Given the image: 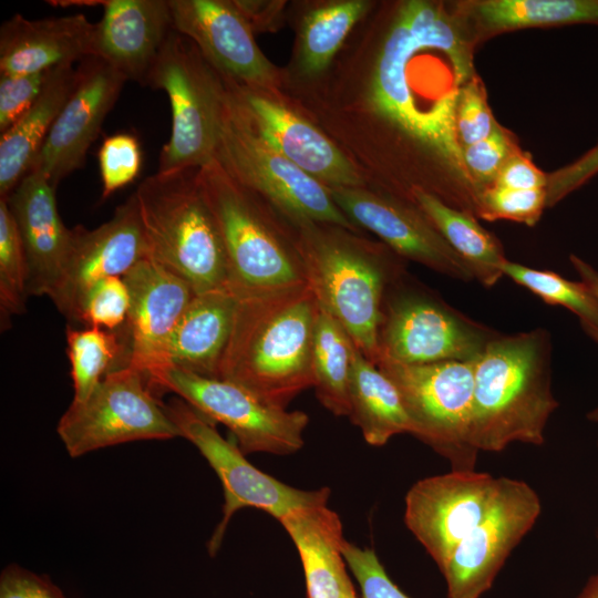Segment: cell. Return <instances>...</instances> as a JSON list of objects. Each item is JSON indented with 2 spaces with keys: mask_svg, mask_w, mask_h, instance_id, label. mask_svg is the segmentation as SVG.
Returning <instances> with one entry per match:
<instances>
[{
  "mask_svg": "<svg viewBox=\"0 0 598 598\" xmlns=\"http://www.w3.org/2000/svg\"><path fill=\"white\" fill-rule=\"evenodd\" d=\"M173 28L231 82L261 92L278 85V73L257 45L252 28L234 1L168 0Z\"/></svg>",
  "mask_w": 598,
  "mask_h": 598,
  "instance_id": "cell-17",
  "label": "cell"
},
{
  "mask_svg": "<svg viewBox=\"0 0 598 598\" xmlns=\"http://www.w3.org/2000/svg\"><path fill=\"white\" fill-rule=\"evenodd\" d=\"M550 339L542 328L497 333L474 362L471 442L478 452L539 446L559 403L551 392Z\"/></svg>",
  "mask_w": 598,
  "mask_h": 598,
  "instance_id": "cell-2",
  "label": "cell"
},
{
  "mask_svg": "<svg viewBox=\"0 0 598 598\" xmlns=\"http://www.w3.org/2000/svg\"><path fill=\"white\" fill-rule=\"evenodd\" d=\"M518 150L512 136L499 125L486 138L462 147L464 167L475 188L476 202L480 194L494 184L505 162Z\"/></svg>",
  "mask_w": 598,
  "mask_h": 598,
  "instance_id": "cell-38",
  "label": "cell"
},
{
  "mask_svg": "<svg viewBox=\"0 0 598 598\" xmlns=\"http://www.w3.org/2000/svg\"><path fill=\"white\" fill-rule=\"evenodd\" d=\"M56 432L71 457L127 442L179 436L146 378L133 368L110 371L86 400L72 401Z\"/></svg>",
  "mask_w": 598,
  "mask_h": 598,
  "instance_id": "cell-12",
  "label": "cell"
},
{
  "mask_svg": "<svg viewBox=\"0 0 598 598\" xmlns=\"http://www.w3.org/2000/svg\"><path fill=\"white\" fill-rule=\"evenodd\" d=\"M197 182L218 226L235 291H267L307 282L291 236L270 221L257 196L216 162L197 172Z\"/></svg>",
  "mask_w": 598,
  "mask_h": 598,
  "instance_id": "cell-5",
  "label": "cell"
},
{
  "mask_svg": "<svg viewBox=\"0 0 598 598\" xmlns=\"http://www.w3.org/2000/svg\"><path fill=\"white\" fill-rule=\"evenodd\" d=\"M577 598H598V570L589 577Z\"/></svg>",
  "mask_w": 598,
  "mask_h": 598,
  "instance_id": "cell-46",
  "label": "cell"
},
{
  "mask_svg": "<svg viewBox=\"0 0 598 598\" xmlns=\"http://www.w3.org/2000/svg\"><path fill=\"white\" fill-rule=\"evenodd\" d=\"M123 279L131 302L125 323L115 331L122 352L113 370L133 368L147 380L159 368L167 339L195 293L151 258L140 260Z\"/></svg>",
  "mask_w": 598,
  "mask_h": 598,
  "instance_id": "cell-19",
  "label": "cell"
},
{
  "mask_svg": "<svg viewBox=\"0 0 598 598\" xmlns=\"http://www.w3.org/2000/svg\"><path fill=\"white\" fill-rule=\"evenodd\" d=\"M498 477L451 470L414 483L405 495L404 524L441 570L461 540L489 509Z\"/></svg>",
  "mask_w": 598,
  "mask_h": 598,
  "instance_id": "cell-14",
  "label": "cell"
},
{
  "mask_svg": "<svg viewBox=\"0 0 598 598\" xmlns=\"http://www.w3.org/2000/svg\"><path fill=\"white\" fill-rule=\"evenodd\" d=\"M496 334L405 272L390 285L383 299L379 360L404 364L474 361Z\"/></svg>",
  "mask_w": 598,
  "mask_h": 598,
  "instance_id": "cell-8",
  "label": "cell"
},
{
  "mask_svg": "<svg viewBox=\"0 0 598 598\" xmlns=\"http://www.w3.org/2000/svg\"><path fill=\"white\" fill-rule=\"evenodd\" d=\"M95 23L84 14L30 20L16 14L0 29V74H31L94 56Z\"/></svg>",
  "mask_w": 598,
  "mask_h": 598,
  "instance_id": "cell-23",
  "label": "cell"
},
{
  "mask_svg": "<svg viewBox=\"0 0 598 598\" xmlns=\"http://www.w3.org/2000/svg\"><path fill=\"white\" fill-rule=\"evenodd\" d=\"M497 126L485 87L474 75L462 87L455 111V132L461 148L486 138Z\"/></svg>",
  "mask_w": 598,
  "mask_h": 598,
  "instance_id": "cell-39",
  "label": "cell"
},
{
  "mask_svg": "<svg viewBox=\"0 0 598 598\" xmlns=\"http://www.w3.org/2000/svg\"><path fill=\"white\" fill-rule=\"evenodd\" d=\"M236 303L237 296L229 285L195 295L169 334L154 373L176 368L217 378Z\"/></svg>",
  "mask_w": 598,
  "mask_h": 598,
  "instance_id": "cell-24",
  "label": "cell"
},
{
  "mask_svg": "<svg viewBox=\"0 0 598 598\" xmlns=\"http://www.w3.org/2000/svg\"><path fill=\"white\" fill-rule=\"evenodd\" d=\"M28 264L24 248L6 200L0 199V323L6 330L13 316L25 311Z\"/></svg>",
  "mask_w": 598,
  "mask_h": 598,
  "instance_id": "cell-34",
  "label": "cell"
},
{
  "mask_svg": "<svg viewBox=\"0 0 598 598\" xmlns=\"http://www.w3.org/2000/svg\"><path fill=\"white\" fill-rule=\"evenodd\" d=\"M147 383L155 394L173 392L214 423L225 425L244 454L288 455L305 444L306 412L268 403L235 382L166 368Z\"/></svg>",
  "mask_w": 598,
  "mask_h": 598,
  "instance_id": "cell-10",
  "label": "cell"
},
{
  "mask_svg": "<svg viewBox=\"0 0 598 598\" xmlns=\"http://www.w3.org/2000/svg\"><path fill=\"white\" fill-rule=\"evenodd\" d=\"M279 523L299 554L307 598H358L347 571L343 527L336 512L327 504L306 506Z\"/></svg>",
  "mask_w": 598,
  "mask_h": 598,
  "instance_id": "cell-25",
  "label": "cell"
},
{
  "mask_svg": "<svg viewBox=\"0 0 598 598\" xmlns=\"http://www.w3.org/2000/svg\"><path fill=\"white\" fill-rule=\"evenodd\" d=\"M95 23L94 56L126 80L146 85L147 76L174 30L168 0H103Z\"/></svg>",
  "mask_w": 598,
  "mask_h": 598,
  "instance_id": "cell-22",
  "label": "cell"
},
{
  "mask_svg": "<svg viewBox=\"0 0 598 598\" xmlns=\"http://www.w3.org/2000/svg\"><path fill=\"white\" fill-rule=\"evenodd\" d=\"M547 175L535 166L530 157L516 151L501 168L492 186L511 189L546 188Z\"/></svg>",
  "mask_w": 598,
  "mask_h": 598,
  "instance_id": "cell-44",
  "label": "cell"
},
{
  "mask_svg": "<svg viewBox=\"0 0 598 598\" xmlns=\"http://www.w3.org/2000/svg\"><path fill=\"white\" fill-rule=\"evenodd\" d=\"M293 226L291 238L318 303L377 364L383 299L390 285L406 272L401 257L340 226Z\"/></svg>",
  "mask_w": 598,
  "mask_h": 598,
  "instance_id": "cell-3",
  "label": "cell"
},
{
  "mask_svg": "<svg viewBox=\"0 0 598 598\" xmlns=\"http://www.w3.org/2000/svg\"><path fill=\"white\" fill-rule=\"evenodd\" d=\"M198 48L173 30L146 86L163 90L172 107V131L158 173L202 168L214 161L226 89Z\"/></svg>",
  "mask_w": 598,
  "mask_h": 598,
  "instance_id": "cell-7",
  "label": "cell"
},
{
  "mask_svg": "<svg viewBox=\"0 0 598 598\" xmlns=\"http://www.w3.org/2000/svg\"><path fill=\"white\" fill-rule=\"evenodd\" d=\"M546 208V188H485L478 196L475 215L487 219H507L534 226Z\"/></svg>",
  "mask_w": 598,
  "mask_h": 598,
  "instance_id": "cell-35",
  "label": "cell"
},
{
  "mask_svg": "<svg viewBox=\"0 0 598 598\" xmlns=\"http://www.w3.org/2000/svg\"><path fill=\"white\" fill-rule=\"evenodd\" d=\"M502 272L546 303L570 310L578 317L585 332L598 343V299L581 280L571 281L554 271L530 268L508 259L503 264Z\"/></svg>",
  "mask_w": 598,
  "mask_h": 598,
  "instance_id": "cell-32",
  "label": "cell"
},
{
  "mask_svg": "<svg viewBox=\"0 0 598 598\" xmlns=\"http://www.w3.org/2000/svg\"><path fill=\"white\" fill-rule=\"evenodd\" d=\"M53 70L31 74H0L1 134L34 104L45 89Z\"/></svg>",
  "mask_w": 598,
  "mask_h": 598,
  "instance_id": "cell-40",
  "label": "cell"
},
{
  "mask_svg": "<svg viewBox=\"0 0 598 598\" xmlns=\"http://www.w3.org/2000/svg\"><path fill=\"white\" fill-rule=\"evenodd\" d=\"M235 293L233 328L217 378L287 409L297 395L313 386L311 350L317 298L308 282Z\"/></svg>",
  "mask_w": 598,
  "mask_h": 598,
  "instance_id": "cell-1",
  "label": "cell"
},
{
  "mask_svg": "<svg viewBox=\"0 0 598 598\" xmlns=\"http://www.w3.org/2000/svg\"><path fill=\"white\" fill-rule=\"evenodd\" d=\"M198 169L157 172L134 193L148 258L184 279L195 295L229 283L225 246L200 192Z\"/></svg>",
  "mask_w": 598,
  "mask_h": 598,
  "instance_id": "cell-4",
  "label": "cell"
},
{
  "mask_svg": "<svg viewBox=\"0 0 598 598\" xmlns=\"http://www.w3.org/2000/svg\"><path fill=\"white\" fill-rule=\"evenodd\" d=\"M68 357L73 382V401L86 400L116 365L122 346L115 331L97 327L66 328Z\"/></svg>",
  "mask_w": 598,
  "mask_h": 598,
  "instance_id": "cell-33",
  "label": "cell"
},
{
  "mask_svg": "<svg viewBox=\"0 0 598 598\" xmlns=\"http://www.w3.org/2000/svg\"><path fill=\"white\" fill-rule=\"evenodd\" d=\"M587 419L591 422H598V406L587 414Z\"/></svg>",
  "mask_w": 598,
  "mask_h": 598,
  "instance_id": "cell-47",
  "label": "cell"
},
{
  "mask_svg": "<svg viewBox=\"0 0 598 598\" xmlns=\"http://www.w3.org/2000/svg\"><path fill=\"white\" fill-rule=\"evenodd\" d=\"M378 368L394 383L412 435L447 460L452 470H475L471 442L473 361L404 364L380 359Z\"/></svg>",
  "mask_w": 598,
  "mask_h": 598,
  "instance_id": "cell-9",
  "label": "cell"
},
{
  "mask_svg": "<svg viewBox=\"0 0 598 598\" xmlns=\"http://www.w3.org/2000/svg\"><path fill=\"white\" fill-rule=\"evenodd\" d=\"M76 69L53 70L34 104L0 138V199H7L28 174L75 84Z\"/></svg>",
  "mask_w": 598,
  "mask_h": 598,
  "instance_id": "cell-26",
  "label": "cell"
},
{
  "mask_svg": "<svg viewBox=\"0 0 598 598\" xmlns=\"http://www.w3.org/2000/svg\"><path fill=\"white\" fill-rule=\"evenodd\" d=\"M598 174V143L578 157L547 175L546 207H553Z\"/></svg>",
  "mask_w": 598,
  "mask_h": 598,
  "instance_id": "cell-42",
  "label": "cell"
},
{
  "mask_svg": "<svg viewBox=\"0 0 598 598\" xmlns=\"http://www.w3.org/2000/svg\"><path fill=\"white\" fill-rule=\"evenodd\" d=\"M569 259L580 280L587 285L598 299V270L576 255H570Z\"/></svg>",
  "mask_w": 598,
  "mask_h": 598,
  "instance_id": "cell-45",
  "label": "cell"
},
{
  "mask_svg": "<svg viewBox=\"0 0 598 598\" xmlns=\"http://www.w3.org/2000/svg\"><path fill=\"white\" fill-rule=\"evenodd\" d=\"M370 3L363 0L332 2L309 11L301 21L298 68L312 76L324 71Z\"/></svg>",
  "mask_w": 598,
  "mask_h": 598,
  "instance_id": "cell-31",
  "label": "cell"
},
{
  "mask_svg": "<svg viewBox=\"0 0 598 598\" xmlns=\"http://www.w3.org/2000/svg\"><path fill=\"white\" fill-rule=\"evenodd\" d=\"M130 292L123 277L112 276L97 281L84 297L78 321L85 327L118 330L130 310Z\"/></svg>",
  "mask_w": 598,
  "mask_h": 598,
  "instance_id": "cell-36",
  "label": "cell"
},
{
  "mask_svg": "<svg viewBox=\"0 0 598 598\" xmlns=\"http://www.w3.org/2000/svg\"><path fill=\"white\" fill-rule=\"evenodd\" d=\"M353 342L342 326L320 305L311 350L316 396L336 416L349 415V380Z\"/></svg>",
  "mask_w": 598,
  "mask_h": 598,
  "instance_id": "cell-30",
  "label": "cell"
},
{
  "mask_svg": "<svg viewBox=\"0 0 598 598\" xmlns=\"http://www.w3.org/2000/svg\"><path fill=\"white\" fill-rule=\"evenodd\" d=\"M144 258H148V248L133 194L101 226L71 228L62 275L50 298L65 318L78 321L82 301L97 281L123 277Z\"/></svg>",
  "mask_w": 598,
  "mask_h": 598,
  "instance_id": "cell-15",
  "label": "cell"
},
{
  "mask_svg": "<svg viewBox=\"0 0 598 598\" xmlns=\"http://www.w3.org/2000/svg\"><path fill=\"white\" fill-rule=\"evenodd\" d=\"M597 448H598V442H597Z\"/></svg>",
  "mask_w": 598,
  "mask_h": 598,
  "instance_id": "cell-48",
  "label": "cell"
},
{
  "mask_svg": "<svg viewBox=\"0 0 598 598\" xmlns=\"http://www.w3.org/2000/svg\"><path fill=\"white\" fill-rule=\"evenodd\" d=\"M540 513L539 495L529 484L498 477L489 509L441 569L447 598H480L485 594Z\"/></svg>",
  "mask_w": 598,
  "mask_h": 598,
  "instance_id": "cell-13",
  "label": "cell"
},
{
  "mask_svg": "<svg viewBox=\"0 0 598 598\" xmlns=\"http://www.w3.org/2000/svg\"><path fill=\"white\" fill-rule=\"evenodd\" d=\"M55 189L43 174L29 171L6 199L25 252L29 296L53 295L70 247Z\"/></svg>",
  "mask_w": 598,
  "mask_h": 598,
  "instance_id": "cell-21",
  "label": "cell"
},
{
  "mask_svg": "<svg viewBox=\"0 0 598 598\" xmlns=\"http://www.w3.org/2000/svg\"><path fill=\"white\" fill-rule=\"evenodd\" d=\"M97 157L103 199L132 183L141 171V146L132 134L118 133L106 137Z\"/></svg>",
  "mask_w": 598,
  "mask_h": 598,
  "instance_id": "cell-37",
  "label": "cell"
},
{
  "mask_svg": "<svg viewBox=\"0 0 598 598\" xmlns=\"http://www.w3.org/2000/svg\"><path fill=\"white\" fill-rule=\"evenodd\" d=\"M214 161L239 185L271 204L292 225L320 223L360 234L328 188L268 144L231 101L223 103Z\"/></svg>",
  "mask_w": 598,
  "mask_h": 598,
  "instance_id": "cell-6",
  "label": "cell"
},
{
  "mask_svg": "<svg viewBox=\"0 0 598 598\" xmlns=\"http://www.w3.org/2000/svg\"><path fill=\"white\" fill-rule=\"evenodd\" d=\"M341 212L358 227L379 236L386 247L439 274L470 282L465 261L414 204L364 187H327Z\"/></svg>",
  "mask_w": 598,
  "mask_h": 598,
  "instance_id": "cell-18",
  "label": "cell"
},
{
  "mask_svg": "<svg viewBox=\"0 0 598 598\" xmlns=\"http://www.w3.org/2000/svg\"><path fill=\"white\" fill-rule=\"evenodd\" d=\"M228 95L252 128L326 187H364L359 169L318 128L261 92L235 84Z\"/></svg>",
  "mask_w": 598,
  "mask_h": 598,
  "instance_id": "cell-20",
  "label": "cell"
},
{
  "mask_svg": "<svg viewBox=\"0 0 598 598\" xmlns=\"http://www.w3.org/2000/svg\"><path fill=\"white\" fill-rule=\"evenodd\" d=\"M350 421L365 442L382 446L393 436L412 433V425L394 383L353 343L349 380Z\"/></svg>",
  "mask_w": 598,
  "mask_h": 598,
  "instance_id": "cell-27",
  "label": "cell"
},
{
  "mask_svg": "<svg viewBox=\"0 0 598 598\" xmlns=\"http://www.w3.org/2000/svg\"><path fill=\"white\" fill-rule=\"evenodd\" d=\"M0 598H66L48 577L17 564L7 565L0 574Z\"/></svg>",
  "mask_w": 598,
  "mask_h": 598,
  "instance_id": "cell-43",
  "label": "cell"
},
{
  "mask_svg": "<svg viewBox=\"0 0 598 598\" xmlns=\"http://www.w3.org/2000/svg\"><path fill=\"white\" fill-rule=\"evenodd\" d=\"M342 553L360 586L361 598H410L391 580L372 548H361L346 540Z\"/></svg>",
  "mask_w": 598,
  "mask_h": 598,
  "instance_id": "cell-41",
  "label": "cell"
},
{
  "mask_svg": "<svg viewBox=\"0 0 598 598\" xmlns=\"http://www.w3.org/2000/svg\"><path fill=\"white\" fill-rule=\"evenodd\" d=\"M75 69L74 87L30 168L43 174L54 188L83 166L87 150L127 81L99 56L84 59Z\"/></svg>",
  "mask_w": 598,
  "mask_h": 598,
  "instance_id": "cell-16",
  "label": "cell"
},
{
  "mask_svg": "<svg viewBox=\"0 0 598 598\" xmlns=\"http://www.w3.org/2000/svg\"><path fill=\"white\" fill-rule=\"evenodd\" d=\"M414 204L470 268L474 280L493 287L504 275L507 259L497 238L483 228L473 213L455 208L434 193L414 186Z\"/></svg>",
  "mask_w": 598,
  "mask_h": 598,
  "instance_id": "cell-28",
  "label": "cell"
},
{
  "mask_svg": "<svg viewBox=\"0 0 598 598\" xmlns=\"http://www.w3.org/2000/svg\"><path fill=\"white\" fill-rule=\"evenodd\" d=\"M164 408L179 436L197 447L223 486V517L207 545L210 556L219 550L230 518L241 508L254 507L280 520L295 509L328 503L329 487L300 489L254 466L237 443L223 437L213 421L181 398L169 400Z\"/></svg>",
  "mask_w": 598,
  "mask_h": 598,
  "instance_id": "cell-11",
  "label": "cell"
},
{
  "mask_svg": "<svg viewBox=\"0 0 598 598\" xmlns=\"http://www.w3.org/2000/svg\"><path fill=\"white\" fill-rule=\"evenodd\" d=\"M476 39L529 27L598 25V0H482L457 4Z\"/></svg>",
  "mask_w": 598,
  "mask_h": 598,
  "instance_id": "cell-29",
  "label": "cell"
}]
</instances>
